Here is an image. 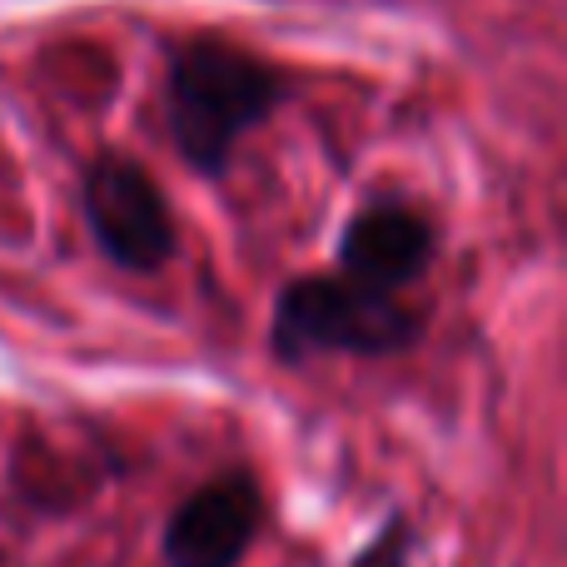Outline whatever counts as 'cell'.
Returning <instances> with one entry per match:
<instances>
[{
	"mask_svg": "<svg viewBox=\"0 0 567 567\" xmlns=\"http://www.w3.org/2000/svg\"><path fill=\"white\" fill-rule=\"evenodd\" d=\"M289 100V75L259 50L215 30H195L165 45V130L175 155L199 179L219 185L255 130Z\"/></svg>",
	"mask_w": 567,
	"mask_h": 567,
	"instance_id": "obj_1",
	"label": "cell"
},
{
	"mask_svg": "<svg viewBox=\"0 0 567 567\" xmlns=\"http://www.w3.org/2000/svg\"><path fill=\"white\" fill-rule=\"evenodd\" d=\"M423 339H429L423 303L373 293L333 269L279 284L269 309V353L284 369H303L313 359H403Z\"/></svg>",
	"mask_w": 567,
	"mask_h": 567,
	"instance_id": "obj_2",
	"label": "cell"
},
{
	"mask_svg": "<svg viewBox=\"0 0 567 567\" xmlns=\"http://www.w3.org/2000/svg\"><path fill=\"white\" fill-rule=\"evenodd\" d=\"M269 518L265 483L249 463L209 473L169 508L159 528V563L165 567H239L255 553Z\"/></svg>",
	"mask_w": 567,
	"mask_h": 567,
	"instance_id": "obj_4",
	"label": "cell"
},
{
	"mask_svg": "<svg viewBox=\"0 0 567 567\" xmlns=\"http://www.w3.org/2000/svg\"><path fill=\"white\" fill-rule=\"evenodd\" d=\"M80 219L110 269L135 279L165 275L179 259V219L155 169L130 150H95L80 169Z\"/></svg>",
	"mask_w": 567,
	"mask_h": 567,
	"instance_id": "obj_3",
	"label": "cell"
},
{
	"mask_svg": "<svg viewBox=\"0 0 567 567\" xmlns=\"http://www.w3.org/2000/svg\"><path fill=\"white\" fill-rule=\"evenodd\" d=\"M439 225L423 215L413 199L373 195L343 219L339 245H333V275L363 284L373 293L409 299L439 265Z\"/></svg>",
	"mask_w": 567,
	"mask_h": 567,
	"instance_id": "obj_5",
	"label": "cell"
},
{
	"mask_svg": "<svg viewBox=\"0 0 567 567\" xmlns=\"http://www.w3.org/2000/svg\"><path fill=\"white\" fill-rule=\"evenodd\" d=\"M413 548H419V528H413L409 508H389L379 528L359 543L349 567H413Z\"/></svg>",
	"mask_w": 567,
	"mask_h": 567,
	"instance_id": "obj_6",
	"label": "cell"
}]
</instances>
